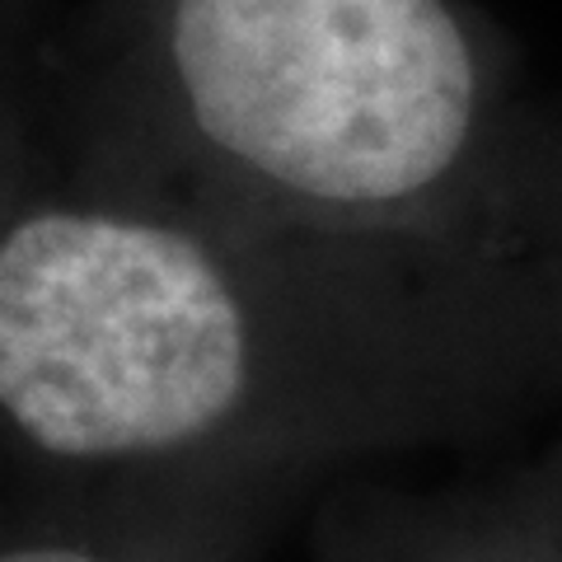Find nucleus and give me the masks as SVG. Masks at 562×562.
Segmentation results:
<instances>
[{"label": "nucleus", "mask_w": 562, "mask_h": 562, "mask_svg": "<svg viewBox=\"0 0 562 562\" xmlns=\"http://www.w3.org/2000/svg\"><path fill=\"white\" fill-rule=\"evenodd\" d=\"M249 319L198 235L52 206L0 244V403L70 460L169 450L249 384Z\"/></svg>", "instance_id": "f03ea898"}, {"label": "nucleus", "mask_w": 562, "mask_h": 562, "mask_svg": "<svg viewBox=\"0 0 562 562\" xmlns=\"http://www.w3.org/2000/svg\"><path fill=\"white\" fill-rule=\"evenodd\" d=\"M5 562H90V558L66 553V549H29V553H10Z\"/></svg>", "instance_id": "7ed1b4c3"}, {"label": "nucleus", "mask_w": 562, "mask_h": 562, "mask_svg": "<svg viewBox=\"0 0 562 562\" xmlns=\"http://www.w3.org/2000/svg\"><path fill=\"white\" fill-rule=\"evenodd\" d=\"M136 70L225 165L347 211L441 188L487 99L450 0H146Z\"/></svg>", "instance_id": "f257e3e1"}]
</instances>
